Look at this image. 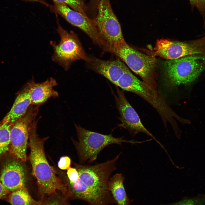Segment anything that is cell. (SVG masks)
Instances as JSON below:
<instances>
[{
    "label": "cell",
    "instance_id": "cell-10",
    "mask_svg": "<svg viewBox=\"0 0 205 205\" xmlns=\"http://www.w3.org/2000/svg\"><path fill=\"white\" fill-rule=\"evenodd\" d=\"M154 51L155 55L169 60L195 54H205V36L189 42L159 40Z\"/></svg>",
    "mask_w": 205,
    "mask_h": 205
},
{
    "label": "cell",
    "instance_id": "cell-5",
    "mask_svg": "<svg viewBox=\"0 0 205 205\" xmlns=\"http://www.w3.org/2000/svg\"><path fill=\"white\" fill-rule=\"evenodd\" d=\"M78 141H74L80 162L92 163L95 161L98 154L105 147L113 144L121 145L122 143L132 144L141 142L123 139V137L115 138L111 134L104 135L92 132L75 124Z\"/></svg>",
    "mask_w": 205,
    "mask_h": 205
},
{
    "label": "cell",
    "instance_id": "cell-8",
    "mask_svg": "<svg viewBox=\"0 0 205 205\" xmlns=\"http://www.w3.org/2000/svg\"><path fill=\"white\" fill-rule=\"evenodd\" d=\"M97 11V13L94 20L95 23L106 49L125 42L110 0H100Z\"/></svg>",
    "mask_w": 205,
    "mask_h": 205
},
{
    "label": "cell",
    "instance_id": "cell-13",
    "mask_svg": "<svg viewBox=\"0 0 205 205\" xmlns=\"http://www.w3.org/2000/svg\"><path fill=\"white\" fill-rule=\"evenodd\" d=\"M20 161L14 156L7 158L1 168L0 181L11 192L25 186V170Z\"/></svg>",
    "mask_w": 205,
    "mask_h": 205
},
{
    "label": "cell",
    "instance_id": "cell-26",
    "mask_svg": "<svg viewBox=\"0 0 205 205\" xmlns=\"http://www.w3.org/2000/svg\"><path fill=\"white\" fill-rule=\"evenodd\" d=\"M24 1H29L31 2H38L41 3L47 6L49 5L45 1L43 0H22Z\"/></svg>",
    "mask_w": 205,
    "mask_h": 205
},
{
    "label": "cell",
    "instance_id": "cell-11",
    "mask_svg": "<svg viewBox=\"0 0 205 205\" xmlns=\"http://www.w3.org/2000/svg\"><path fill=\"white\" fill-rule=\"evenodd\" d=\"M117 95L115 96L116 107L118 110L121 124L120 126L127 130L133 136L142 132L150 136L162 148L163 146L144 126L136 111L127 100L123 91L116 87Z\"/></svg>",
    "mask_w": 205,
    "mask_h": 205
},
{
    "label": "cell",
    "instance_id": "cell-23",
    "mask_svg": "<svg viewBox=\"0 0 205 205\" xmlns=\"http://www.w3.org/2000/svg\"><path fill=\"white\" fill-rule=\"evenodd\" d=\"M71 161L68 156L61 157L58 163V168L62 170H67L71 167Z\"/></svg>",
    "mask_w": 205,
    "mask_h": 205
},
{
    "label": "cell",
    "instance_id": "cell-15",
    "mask_svg": "<svg viewBox=\"0 0 205 205\" xmlns=\"http://www.w3.org/2000/svg\"><path fill=\"white\" fill-rule=\"evenodd\" d=\"M27 84L29 87L32 105L39 106L51 97L55 98L58 97V93L53 89L57 83L53 78L40 83H36L33 80Z\"/></svg>",
    "mask_w": 205,
    "mask_h": 205
},
{
    "label": "cell",
    "instance_id": "cell-27",
    "mask_svg": "<svg viewBox=\"0 0 205 205\" xmlns=\"http://www.w3.org/2000/svg\"></svg>",
    "mask_w": 205,
    "mask_h": 205
},
{
    "label": "cell",
    "instance_id": "cell-17",
    "mask_svg": "<svg viewBox=\"0 0 205 205\" xmlns=\"http://www.w3.org/2000/svg\"><path fill=\"white\" fill-rule=\"evenodd\" d=\"M124 177L117 173L110 178L108 189L117 205H129L130 200L124 185Z\"/></svg>",
    "mask_w": 205,
    "mask_h": 205
},
{
    "label": "cell",
    "instance_id": "cell-22",
    "mask_svg": "<svg viewBox=\"0 0 205 205\" xmlns=\"http://www.w3.org/2000/svg\"><path fill=\"white\" fill-rule=\"evenodd\" d=\"M189 0L192 7H196L205 18V0Z\"/></svg>",
    "mask_w": 205,
    "mask_h": 205
},
{
    "label": "cell",
    "instance_id": "cell-9",
    "mask_svg": "<svg viewBox=\"0 0 205 205\" xmlns=\"http://www.w3.org/2000/svg\"><path fill=\"white\" fill-rule=\"evenodd\" d=\"M38 106L31 105L26 113L11 126L10 135V152L21 161L27 159L26 150L30 126L35 120L38 111Z\"/></svg>",
    "mask_w": 205,
    "mask_h": 205
},
{
    "label": "cell",
    "instance_id": "cell-19",
    "mask_svg": "<svg viewBox=\"0 0 205 205\" xmlns=\"http://www.w3.org/2000/svg\"><path fill=\"white\" fill-rule=\"evenodd\" d=\"M11 125L2 122L0 124V155L9 150L10 131Z\"/></svg>",
    "mask_w": 205,
    "mask_h": 205
},
{
    "label": "cell",
    "instance_id": "cell-20",
    "mask_svg": "<svg viewBox=\"0 0 205 205\" xmlns=\"http://www.w3.org/2000/svg\"><path fill=\"white\" fill-rule=\"evenodd\" d=\"M67 199L63 194L61 195L56 192L41 199L38 205H70Z\"/></svg>",
    "mask_w": 205,
    "mask_h": 205
},
{
    "label": "cell",
    "instance_id": "cell-7",
    "mask_svg": "<svg viewBox=\"0 0 205 205\" xmlns=\"http://www.w3.org/2000/svg\"><path fill=\"white\" fill-rule=\"evenodd\" d=\"M56 30L60 38L59 43L50 42L54 53L53 61L68 70L73 62L79 60L90 61L86 55L77 35L72 31H68L57 22Z\"/></svg>",
    "mask_w": 205,
    "mask_h": 205
},
{
    "label": "cell",
    "instance_id": "cell-12",
    "mask_svg": "<svg viewBox=\"0 0 205 205\" xmlns=\"http://www.w3.org/2000/svg\"><path fill=\"white\" fill-rule=\"evenodd\" d=\"M52 9L69 23L77 27L85 32L96 43L104 46L96 27L94 20L87 15L70 9L67 5L53 1Z\"/></svg>",
    "mask_w": 205,
    "mask_h": 205
},
{
    "label": "cell",
    "instance_id": "cell-18",
    "mask_svg": "<svg viewBox=\"0 0 205 205\" xmlns=\"http://www.w3.org/2000/svg\"><path fill=\"white\" fill-rule=\"evenodd\" d=\"M7 199L11 205H38L41 201L34 200L25 186L11 192Z\"/></svg>",
    "mask_w": 205,
    "mask_h": 205
},
{
    "label": "cell",
    "instance_id": "cell-1",
    "mask_svg": "<svg viewBox=\"0 0 205 205\" xmlns=\"http://www.w3.org/2000/svg\"><path fill=\"white\" fill-rule=\"evenodd\" d=\"M120 154L113 159L94 165L74 163L78 178L73 182L63 183L68 198L81 200L89 205H110L115 203L108 184Z\"/></svg>",
    "mask_w": 205,
    "mask_h": 205
},
{
    "label": "cell",
    "instance_id": "cell-25",
    "mask_svg": "<svg viewBox=\"0 0 205 205\" xmlns=\"http://www.w3.org/2000/svg\"><path fill=\"white\" fill-rule=\"evenodd\" d=\"M173 205H199V204L196 200L188 199L181 201Z\"/></svg>",
    "mask_w": 205,
    "mask_h": 205
},
{
    "label": "cell",
    "instance_id": "cell-24",
    "mask_svg": "<svg viewBox=\"0 0 205 205\" xmlns=\"http://www.w3.org/2000/svg\"><path fill=\"white\" fill-rule=\"evenodd\" d=\"M11 193L5 188L0 181V199H7Z\"/></svg>",
    "mask_w": 205,
    "mask_h": 205
},
{
    "label": "cell",
    "instance_id": "cell-4",
    "mask_svg": "<svg viewBox=\"0 0 205 205\" xmlns=\"http://www.w3.org/2000/svg\"><path fill=\"white\" fill-rule=\"evenodd\" d=\"M166 85L173 88L189 85L205 69V54H195L164 62Z\"/></svg>",
    "mask_w": 205,
    "mask_h": 205
},
{
    "label": "cell",
    "instance_id": "cell-6",
    "mask_svg": "<svg viewBox=\"0 0 205 205\" xmlns=\"http://www.w3.org/2000/svg\"><path fill=\"white\" fill-rule=\"evenodd\" d=\"M107 50L120 58L133 72L141 77L143 81L153 89L157 90V61L155 58L136 50L126 42Z\"/></svg>",
    "mask_w": 205,
    "mask_h": 205
},
{
    "label": "cell",
    "instance_id": "cell-16",
    "mask_svg": "<svg viewBox=\"0 0 205 205\" xmlns=\"http://www.w3.org/2000/svg\"><path fill=\"white\" fill-rule=\"evenodd\" d=\"M31 105L29 87L27 84L24 89L18 95L11 108L4 118L3 122L12 126L25 114Z\"/></svg>",
    "mask_w": 205,
    "mask_h": 205
},
{
    "label": "cell",
    "instance_id": "cell-21",
    "mask_svg": "<svg viewBox=\"0 0 205 205\" xmlns=\"http://www.w3.org/2000/svg\"><path fill=\"white\" fill-rule=\"evenodd\" d=\"M53 1L64 4L73 10L87 15V6L84 0H52Z\"/></svg>",
    "mask_w": 205,
    "mask_h": 205
},
{
    "label": "cell",
    "instance_id": "cell-3",
    "mask_svg": "<svg viewBox=\"0 0 205 205\" xmlns=\"http://www.w3.org/2000/svg\"><path fill=\"white\" fill-rule=\"evenodd\" d=\"M124 90L133 93L150 104L161 117L165 125L167 122L173 128L177 125L175 119L181 121L178 116L167 104L164 97L152 88L144 81L137 78L127 68L116 85Z\"/></svg>",
    "mask_w": 205,
    "mask_h": 205
},
{
    "label": "cell",
    "instance_id": "cell-14",
    "mask_svg": "<svg viewBox=\"0 0 205 205\" xmlns=\"http://www.w3.org/2000/svg\"><path fill=\"white\" fill-rule=\"evenodd\" d=\"M90 61L94 70L115 85L128 68L119 60L104 61L95 58Z\"/></svg>",
    "mask_w": 205,
    "mask_h": 205
},
{
    "label": "cell",
    "instance_id": "cell-2",
    "mask_svg": "<svg viewBox=\"0 0 205 205\" xmlns=\"http://www.w3.org/2000/svg\"><path fill=\"white\" fill-rule=\"evenodd\" d=\"M37 122L35 120L31 125L28 144L30 150L29 159L32 174L36 180L39 195L41 199L59 191L68 199L65 186L46 159L44 144L48 137L40 138L39 137L37 133Z\"/></svg>",
    "mask_w": 205,
    "mask_h": 205
}]
</instances>
